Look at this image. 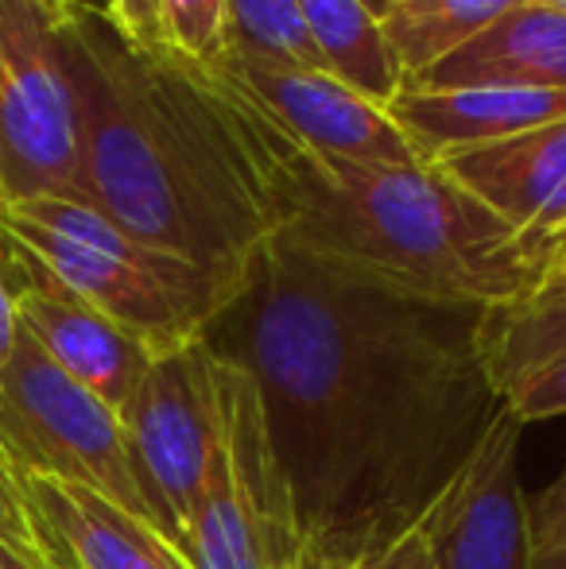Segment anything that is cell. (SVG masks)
Here are the masks:
<instances>
[{"label": "cell", "mask_w": 566, "mask_h": 569, "mask_svg": "<svg viewBox=\"0 0 566 569\" xmlns=\"http://www.w3.org/2000/svg\"><path fill=\"white\" fill-rule=\"evenodd\" d=\"M16 333H20V318H16V291H12V276L4 268V256H0V368L12 357L16 349Z\"/></svg>", "instance_id": "cell-24"}, {"label": "cell", "mask_w": 566, "mask_h": 569, "mask_svg": "<svg viewBox=\"0 0 566 569\" xmlns=\"http://www.w3.org/2000/svg\"><path fill=\"white\" fill-rule=\"evenodd\" d=\"M388 113L411 140L424 163L477 143L566 120V90H524V86H458V90H416L404 86Z\"/></svg>", "instance_id": "cell-14"}, {"label": "cell", "mask_w": 566, "mask_h": 569, "mask_svg": "<svg viewBox=\"0 0 566 569\" xmlns=\"http://www.w3.org/2000/svg\"><path fill=\"white\" fill-rule=\"evenodd\" d=\"M435 167L528 244L544 248L566 229V120L446 151Z\"/></svg>", "instance_id": "cell-13"}, {"label": "cell", "mask_w": 566, "mask_h": 569, "mask_svg": "<svg viewBox=\"0 0 566 569\" xmlns=\"http://www.w3.org/2000/svg\"><path fill=\"white\" fill-rule=\"evenodd\" d=\"M179 550L190 569H291L302 555L260 391L226 357H218V450Z\"/></svg>", "instance_id": "cell-5"}, {"label": "cell", "mask_w": 566, "mask_h": 569, "mask_svg": "<svg viewBox=\"0 0 566 569\" xmlns=\"http://www.w3.org/2000/svg\"><path fill=\"white\" fill-rule=\"evenodd\" d=\"M532 4H544V8H555V12H566V0H532Z\"/></svg>", "instance_id": "cell-29"}, {"label": "cell", "mask_w": 566, "mask_h": 569, "mask_svg": "<svg viewBox=\"0 0 566 569\" xmlns=\"http://www.w3.org/2000/svg\"><path fill=\"white\" fill-rule=\"evenodd\" d=\"M0 569H54V566L36 562V558H23V555H16L12 547H4V542H0Z\"/></svg>", "instance_id": "cell-27"}, {"label": "cell", "mask_w": 566, "mask_h": 569, "mask_svg": "<svg viewBox=\"0 0 566 569\" xmlns=\"http://www.w3.org/2000/svg\"><path fill=\"white\" fill-rule=\"evenodd\" d=\"M140 485L179 547L218 450V357L206 341L156 357L121 411Z\"/></svg>", "instance_id": "cell-8"}, {"label": "cell", "mask_w": 566, "mask_h": 569, "mask_svg": "<svg viewBox=\"0 0 566 569\" xmlns=\"http://www.w3.org/2000/svg\"><path fill=\"white\" fill-rule=\"evenodd\" d=\"M54 569H78V566L70 562V558H67V550H62V558H59V562H54Z\"/></svg>", "instance_id": "cell-30"}, {"label": "cell", "mask_w": 566, "mask_h": 569, "mask_svg": "<svg viewBox=\"0 0 566 569\" xmlns=\"http://www.w3.org/2000/svg\"><path fill=\"white\" fill-rule=\"evenodd\" d=\"M167 47L182 59L218 67L229 54V20L226 0H159Z\"/></svg>", "instance_id": "cell-20"}, {"label": "cell", "mask_w": 566, "mask_h": 569, "mask_svg": "<svg viewBox=\"0 0 566 569\" xmlns=\"http://www.w3.org/2000/svg\"><path fill=\"white\" fill-rule=\"evenodd\" d=\"M245 140L265 179L276 232L408 295L500 307L539 276V248L500 226L435 163H341L295 143L237 78Z\"/></svg>", "instance_id": "cell-3"}, {"label": "cell", "mask_w": 566, "mask_h": 569, "mask_svg": "<svg viewBox=\"0 0 566 569\" xmlns=\"http://www.w3.org/2000/svg\"><path fill=\"white\" fill-rule=\"evenodd\" d=\"M404 86L416 90H458V86H524V90H566V12L520 0L493 20L461 51L446 54Z\"/></svg>", "instance_id": "cell-15"}, {"label": "cell", "mask_w": 566, "mask_h": 569, "mask_svg": "<svg viewBox=\"0 0 566 569\" xmlns=\"http://www.w3.org/2000/svg\"><path fill=\"white\" fill-rule=\"evenodd\" d=\"M106 16L113 20V28L121 31L132 47H143V51H159V47H167L159 0H109Z\"/></svg>", "instance_id": "cell-22"}, {"label": "cell", "mask_w": 566, "mask_h": 569, "mask_svg": "<svg viewBox=\"0 0 566 569\" xmlns=\"http://www.w3.org/2000/svg\"><path fill=\"white\" fill-rule=\"evenodd\" d=\"M357 569H435L427 558V547H424V535L411 527L404 539L388 542L385 550L369 555L365 562H357Z\"/></svg>", "instance_id": "cell-23"}, {"label": "cell", "mask_w": 566, "mask_h": 569, "mask_svg": "<svg viewBox=\"0 0 566 569\" xmlns=\"http://www.w3.org/2000/svg\"><path fill=\"white\" fill-rule=\"evenodd\" d=\"M0 256L12 276L16 291V318L28 333L70 380H78L86 391L109 403L117 415L137 396L143 372L151 368V352L125 333L117 322H109L101 310L70 295L67 287L54 283L47 271H39L23 252H16L0 237Z\"/></svg>", "instance_id": "cell-11"}, {"label": "cell", "mask_w": 566, "mask_h": 569, "mask_svg": "<svg viewBox=\"0 0 566 569\" xmlns=\"http://www.w3.org/2000/svg\"><path fill=\"white\" fill-rule=\"evenodd\" d=\"M516 4L520 0H393L380 16V28L408 82L446 54L461 51Z\"/></svg>", "instance_id": "cell-18"}, {"label": "cell", "mask_w": 566, "mask_h": 569, "mask_svg": "<svg viewBox=\"0 0 566 569\" xmlns=\"http://www.w3.org/2000/svg\"><path fill=\"white\" fill-rule=\"evenodd\" d=\"M0 438L23 477L82 485L163 535L121 415L70 380L23 330L0 368Z\"/></svg>", "instance_id": "cell-6"}, {"label": "cell", "mask_w": 566, "mask_h": 569, "mask_svg": "<svg viewBox=\"0 0 566 569\" xmlns=\"http://www.w3.org/2000/svg\"><path fill=\"white\" fill-rule=\"evenodd\" d=\"M539 260H544V271H566V229L555 232V237L539 248Z\"/></svg>", "instance_id": "cell-25"}, {"label": "cell", "mask_w": 566, "mask_h": 569, "mask_svg": "<svg viewBox=\"0 0 566 569\" xmlns=\"http://www.w3.org/2000/svg\"><path fill=\"white\" fill-rule=\"evenodd\" d=\"M229 54L280 59L295 67H322L295 0H226ZM326 70V67H322Z\"/></svg>", "instance_id": "cell-19"}, {"label": "cell", "mask_w": 566, "mask_h": 569, "mask_svg": "<svg viewBox=\"0 0 566 569\" xmlns=\"http://www.w3.org/2000/svg\"><path fill=\"white\" fill-rule=\"evenodd\" d=\"M365 4H369L377 16H385V12H388V4H393V0H365Z\"/></svg>", "instance_id": "cell-28"}, {"label": "cell", "mask_w": 566, "mask_h": 569, "mask_svg": "<svg viewBox=\"0 0 566 569\" xmlns=\"http://www.w3.org/2000/svg\"><path fill=\"white\" fill-rule=\"evenodd\" d=\"M299 20L330 74L388 106L404 90V70L380 28V16L365 0H295Z\"/></svg>", "instance_id": "cell-17"}, {"label": "cell", "mask_w": 566, "mask_h": 569, "mask_svg": "<svg viewBox=\"0 0 566 569\" xmlns=\"http://www.w3.org/2000/svg\"><path fill=\"white\" fill-rule=\"evenodd\" d=\"M481 315L265 240L206 345L257 383L302 547L365 562L458 477L505 411Z\"/></svg>", "instance_id": "cell-1"}, {"label": "cell", "mask_w": 566, "mask_h": 569, "mask_svg": "<svg viewBox=\"0 0 566 569\" xmlns=\"http://www.w3.org/2000/svg\"><path fill=\"white\" fill-rule=\"evenodd\" d=\"M47 531L78 569H190L182 550L151 523L82 485L23 477Z\"/></svg>", "instance_id": "cell-16"}, {"label": "cell", "mask_w": 566, "mask_h": 569, "mask_svg": "<svg viewBox=\"0 0 566 569\" xmlns=\"http://www.w3.org/2000/svg\"><path fill=\"white\" fill-rule=\"evenodd\" d=\"M520 430L500 411L416 523L435 569H528V496L516 465Z\"/></svg>", "instance_id": "cell-9"}, {"label": "cell", "mask_w": 566, "mask_h": 569, "mask_svg": "<svg viewBox=\"0 0 566 569\" xmlns=\"http://www.w3.org/2000/svg\"><path fill=\"white\" fill-rule=\"evenodd\" d=\"M54 36L75 93L82 202L241 291L276 213L221 67L132 47L86 0L62 8Z\"/></svg>", "instance_id": "cell-2"}, {"label": "cell", "mask_w": 566, "mask_h": 569, "mask_svg": "<svg viewBox=\"0 0 566 569\" xmlns=\"http://www.w3.org/2000/svg\"><path fill=\"white\" fill-rule=\"evenodd\" d=\"M481 365L520 427L566 419V271L481 315Z\"/></svg>", "instance_id": "cell-12"}, {"label": "cell", "mask_w": 566, "mask_h": 569, "mask_svg": "<svg viewBox=\"0 0 566 569\" xmlns=\"http://www.w3.org/2000/svg\"><path fill=\"white\" fill-rule=\"evenodd\" d=\"M528 569H566V469L528 503Z\"/></svg>", "instance_id": "cell-21"}, {"label": "cell", "mask_w": 566, "mask_h": 569, "mask_svg": "<svg viewBox=\"0 0 566 569\" xmlns=\"http://www.w3.org/2000/svg\"><path fill=\"white\" fill-rule=\"evenodd\" d=\"M291 569H357V566L338 562V558H326V555H315V550L302 547V555L295 558V566H291Z\"/></svg>", "instance_id": "cell-26"}, {"label": "cell", "mask_w": 566, "mask_h": 569, "mask_svg": "<svg viewBox=\"0 0 566 569\" xmlns=\"http://www.w3.org/2000/svg\"><path fill=\"white\" fill-rule=\"evenodd\" d=\"M218 67H226L237 86L315 156L341 163H419L388 106L369 101L330 70L241 54H226Z\"/></svg>", "instance_id": "cell-10"}, {"label": "cell", "mask_w": 566, "mask_h": 569, "mask_svg": "<svg viewBox=\"0 0 566 569\" xmlns=\"http://www.w3.org/2000/svg\"><path fill=\"white\" fill-rule=\"evenodd\" d=\"M0 237L39 271L132 333L151 357L206 341L237 287L143 244L75 198L0 206Z\"/></svg>", "instance_id": "cell-4"}, {"label": "cell", "mask_w": 566, "mask_h": 569, "mask_svg": "<svg viewBox=\"0 0 566 569\" xmlns=\"http://www.w3.org/2000/svg\"><path fill=\"white\" fill-rule=\"evenodd\" d=\"M43 4H47V8H54V12H62V8H67L70 0H43Z\"/></svg>", "instance_id": "cell-31"}, {"label": "cell", "mask_w": 566, "mask_h": 569, "mask_svg": "<svg viewBox=\"0 0 566 569\" xmlns=\"http://www.w3.org/2000/svg\"><path fill=\"white\" fill-rule=\"evenodd\" d=\"M43 0H0V206L82 202V148L70 78Z\"/></svg>", "instance_id": "cell-7"}]
</instances>
